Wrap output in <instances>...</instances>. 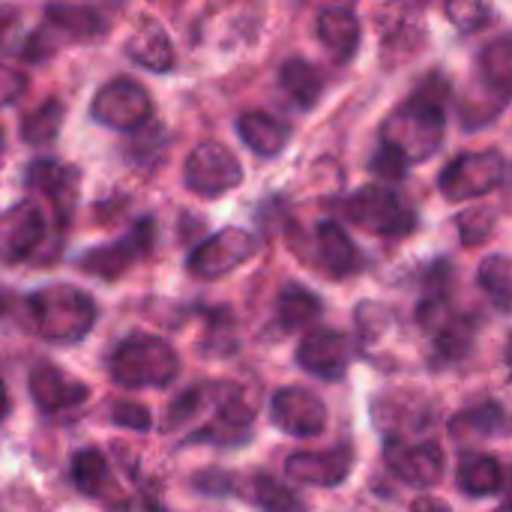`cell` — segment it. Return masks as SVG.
<instances>
[{
    "label": "cell",
    "instance_id": "6da1fadb",
    "mask_svg": "<svg viewBox=\"0 0 512 512\" xmlns=\"http://www.w3.org/2000/svg\"><path fill=\"white\" fill-rule=\"evenodd\" d=\"M447 81L441 75H432L420 84V90L396 108L384 126H381V144L399 150L408 162H423L438 153L444 138V105H447Z\"/></svg>",
    "mask_w": 512,
    "mask_h": 512
},
{
    "label": "cell",
    "instance_id": "7a4b0ae2",
    "mask_svg": "<svg viewBox=\"0 0 512 512\" xmlns=\"http://www.w3.org/2000/svg\"><path fill=\"white\" fill-rule=\"evenodd\" d=\"M27 321L30 327L57 345L81 342L96 324V303L87 291L72 285H48L33 291L27 300Z\"/></svg>",
    "mask_w": 512,
    "mask_h": 512
},
{
    "label": "cell",
    "instance_id": "3957f363",
    "mask_svg": "<svg viewBox=\"0 0 512 512\" xmlns=\"http://www.w3.org/2000/svg\"><path fill=\"white\" fill-rule=\"evenodd\" d=\"M108 372L123 390L168 387L180 375V357L159 336H129L111 354Z\"/></svg>",
    "mask_w": 512,
    "mask_h": 512
},
{
    "label": "cell",
    "instance_id": "277c9868",
    "mask_svg": "<svg viewBox=\"0 0 512 512\" xmlns=\"http://www.w3.org/2000/svg\"><path fill=\"white\" fill-rule=\"evenodd\" d=\"M345 213L354 225L378 237H405L414 231V210L384 186H363L345 201Z\"/></svg>",
    "mask_w": 512,
    "mask_h": 512
},
{
    "label": "cell",
    "instance_id": "5b68a950",
    "mask_svg": "<svg viewBox=\"0 0 512 512\" xmlns=\"http://www.w3.org/2000/svg\"><path fill=\"white\" fill-rule=\"evenodd\" d=\"M150 93L132 78H114L99 87L90 102V117L117 132H138L150 123Z\"/></svg>",
    "mask_w": 512,
    "mask_h": 512
},
{
    "label": "cell",
    "instance_id": "8992f818",
    "mask_svg": "<svg viewBox=\"0 0 512 512\" xmlns=\"http://www.w3.org/2000/svg\"><path fill=\"white\" fill-rule=\"evenodd\" d=\"M504 177H507L504 156L495 150H483V153H465L453 159L447 171L441 174L438 186L447 201H471L498 189Z\"/></svg>",
    "mask_w": 512,
    "mask_h": 512
},
{
    "label": "cell",
    "instance_id": "52a82bcc",
    "mask_svg": "<svg viewBox=\"0 0 512 512\" xmlns=\"http://www.w3.org/2000/svg\"><path fill=\"white\" fill-rule=\"evenodd\" d=\"M186 186L201 198H219L243 183V165L240 159L219 141L198 144L183 168Z\"/></svg>",
    "mask_w": 512,
    "mask_h": 512
},
{
    "label": "cell",
    "instance_id": "ba28073f",
    "mask_svg": "<svg viewBox=\"0 0 512 512\" xmlns=\"http://www.w3.org/2000/svg\"><path fill=\"white\" fill-rule=\"evenodd\" d=\"M258 252V240L243 228H222L198 243L189 255V273L198 279H222Z\"/></svg>",
    "mask_w": 512,
    "mask_h": 512
},
{
    "label": "cell",
    "instance_id": "9c48e42d",
    "mask_svg": "<svg viewBox=\"0 0 512 512\" xmlns=\"http://www.w3.org/2000/svg\"><path fill=\"white\" fill-rule=\"evenodd\" d=\"M45 240V216L36 201H21L0 216V264H21Z\"/></svg>",
    "mask_w": 512,
    "mask_h": 512
},
{
    "label": "cell",
    "instance_id": "30bf717a",
    "mask_svg": "<svg viewBox=\"0 0 512 512\" xmlns=\"http://www.w3.org/2000/svg\"><path fill=\"white\" fill-rule=\"evenodd\" d=\"M270 420L285 435L315 438L327 426V408L315 393H309L303 387H285V390L273 393V399H270Z\"/></svg>",
    "mask_w": 512,
    "mask_h": 512
},
{
    "label": "cell",
    "instance_id": "8fae6325",
    "mask_svg": "<svg viewBox=\"0 0 512 512\" xmlns=\"http://www.w3.org/2000/svg\"><path fill=\"white\" fill-rule=\"evenodd\" d=\"M150 246H153V222L141 219L123 240L87 252L81 258V270L90 273V276H99V279H117V276H123L129 270V264L135 258L147 255Z\"/></svg>",
    "mask_w": 512,
    "mask_h": 512
},
{
    "label": "cell",
    "instance_id": "7c38bea8",
    "mask_svg": "<svg viewBox=\"0 0 512 512\" xmlns=\"http://www.w3.org/2000/svg\"><path fill=\"white\" fill-rule=\"evenodd\" d=\"M348 339L336 330H315L297 348V363L303 372L321 381H339L348 372Z\"/></svg>",
    "mask_w": 512,
    "mask_h": 512
},
{
    "label": "cell",
    "instance_id": "4fadbf2b",
    "mask_svg": "<svg viewBox=\"0 0 512 512\" xmlns=\"http://www.w3.org/2000/svg\"><path fill=\"white\" fill-rule=\"evenodd\" d=\"M30 396L39 405V411L63 414V411H75L78 405H84L90 399V390L81 381L63 375L57 366L36 363L30 372Z\"/></svg>",
    "mask_w": 512,
    "mask_h": 512
},
{
    "label": "cell",
    "instance_id": "5bb4252c",
    "mask_svg": "<svg viewBox=\"0 0 512 512\" xmlns=\"http://www.w3.org/2000/svg\"><path fill=\"white\" fill-rule=\"evenodd\" d=\"M351 468H354L351 447H336V450H327V453H291L288 462H285V474L294 483L324 486V489H333V486L345 483Z\"/></svg>",
    "mask_w": 512,
    "mask_h": 512
},
{
    "label": "cell",
    "instance_id": "9a60e30c",
    "mask_svg": "<svg viewBox=\"0 0 512 512\" xmlns=\"http://www.w3.org/2000/svg\"><path fill=\"white\" fill-rule=\"evenodd\" d=\"M387 465L411 486H435L444 474V450L432 441L426 444H402L393 441L387 447Z\"/></svg>",
    "mask_w": 512,
    "mask_h": 512
},
{
    "label": "cell",
    "instance_id": "2e32d148",
    "mask_svg": "<svg viewBox=\"0 0 512 512\" xmlns=\"http://www.w3.org/2000/svg\"><path fill=\"white\" fill-rule=\"evenodd\" d=\"M126 54L150 72H168L177 60L168 33L153 18H144L132 27L129 39H126Z\"/></svg>",
    "mask_w": 512,
    "mask_h": 512
},
{
    "label": "cell",
    "instance_id": "e0dca14e",
    "mask_svg": "<svg viewBox=\"0 0 512 512\" xmlns=\"http://www.w3.org/2000/svg\"><path fill=\"white\" fill-rule=\"evenodd\" d=\"M477 72L489 99H498V105L512 99V33L492 39L480 51Z\"/></svg>",
    "mask_w": 512,
    "mask_h": 512
},
{
    "label": "cell",
    "instance_id": "ac0fdd59",
    "mask_svg": "<svg viewBox=\"0 0 512 512\" xmlns=\"http://www.w3.org/2000/svg\"><path fill=\"white\" fill-rule=\"evenodd\" d=\"M237 135L258 156H279L291 138V126L267 111H246L237 120Z\"/></svg>",
    "mask_w": 512,
    "mask_h": 512
},
{
    "label": "cell",
    "instance_id": "d6986e66",
    "mask_svg": "<svg viewBox=\"0 0 512 512\" xmlns=\"http://www.w3.org/2000/svg\"><path fill=\"white\" fill-rule=\"evenodd\" d=\"M510 432L512 417L498 402H483L450 420V435L456 441H483V438H501Z\"/></svg>",
    "mask_w": 512,
    "mask_h": 512
},
{
    "label": "cell",
    "instance_id": "ffe728a7",
    "mask_svg": "<svg viewBox=\"0 0 512 512\" xmlns=\"http://www.w3.org/2000/svg\"><path fill=\"white\" fill-rule=\"evenodd\" d=\"M318 39L336 60H351L360 45V21L348 6H327L318 15Z\"/></svg>",
    "mask_w": 512,
    "mask_h": 512
},
{
    "label": "cell",
    "instance_id": "44dd1931",
    "mask_svg": "<svg viewBox=\"0 0 512 512\" xmlns=\"http://www.w3.org/2000/svg\"><path fill=\"white\" fill-rule=\"evenodd\" d=\"M318 255L333 276H354L366 267L360 246L336 222H324L318 228Z\"/></svg>",
    "mask_w": 512,
    "mask_h": 512
},
{
    "label": "cell",
    "instance_id": "7402d4cb",
    "mask_svg": "<svg viewBox=\"0 0 512 512\" xmlns=\"http://www.w3.org/2000/svg\"><path fill=\"white\" fill-rule=\"evenodd\" d=\"M459 489L471 498H486L504 489V468L495 456L471 453L459 462Z\"/></svg>",
    "mask_w": 512,
    "mask_h": 512
},
{
    "label": "cell",
    "instance_id": "603a6c76",
    "mask_svg": "<svg viewBox=\"0 0 512 512\" xmlns=\"http://www.w3.org/2000/svg\"><path fill=\"white\" fill-rule=\"evenodd\" d=\"M279 84H282V90L291 96V102H294L297 108H303V111L315 108L318 99H321V90H324L321 72H318L309 60H300V57L288 60V63L279 69Z\"/></svg>",
    "mask_w": 512,
    "mask_h": 512
},
{
    "label": "cell",
    "instance_id": "cb8c5ba5",
    "mask_svg": "<svg viewBox=\"0 0 512 512\" xmlns=\"http://www.w3.org/2000/svg\"><path fill=\"white\" fill-rule=\"evenodd\" d=\"M45 24L72 39H93L108 30L105 15L93 6H48Z\"/></svg>",
    "mask_w": 512,
    "mask_h": 512
},
{
    "label": "cell",
    "instance_id": "d4e9b609",
    "mask_svg": "<svg viewBox=\"0 0 512 512\" xmlns=\"http://www.w3.org/2000/svg\"><path fill=\"white\" fill-rule=\"evenodd\" d=\"M69 474H72V483L81 495H90V498H99L105 495L108 483H111V468H108V459L99 453V450H78L72 456V465H69Z\"/></svg>",
    "mask_w": 512,
    "mask_h": 512
},
{
    "label": "cell",
    "instance_id": "484cf974",
    "mask_svg": "<svg viewBox=\"0 0 512 512\" xmlns=\"http://www.w3.org/2000/svg\"><path fill=\"white\" fill-rule=\"evenodd\" d=\"M480 288L489 297V303L501 312H512V261L507 255H492L480 264Z\"/></svg>",
    "mask_w": 512,
    "mask_h": 512
},
{
    "label": "cell",
    "instance_id": "4316f807",
    "mask_svg": "<svg viewBox=\"0 0 512 512\" xmlns=\"http://www.w3.org/2000/svg\"><path fill=\"white\" fill-rule=\"evenodd\" d=\"M69 180H75V174L66 171V168H63L60 162H54V159H39V162H33L30 171H27V183H30L33 189H39V192H48V195L57 201V207H60V222H66V213H69V207L63 204V198L72 195V192H66Z\"/></svg>",
    "mask_w": 512,
    "mask_h": 512
},
{
    "label": "cell",
    "instance_id": "83f0119b",
    "mask_svg": "<svg viewBox=\"0 0 512 512\" xmlns=\"http://www.w3.org/2000/svg\"><path fill=\"white\" fill-rule=\"evenodd\" d=\"M318 312H321V300L303 285L282 288V294L276 300V315H279L282 327H303V324L315 321Z\"/></svg>",
    "mask_w": 512,
    "mask_h": 512
},
{
    "label": "cell",
    "instance_id": "f1b7e54d",
    "mask_svg": "<svg viewBox=\"0 0 512 512\" xmlns=\"http://www.w3.org/2000/svg\"><path fill=\"white\" fill-rule=\"evenodd\" d=\"M60 126H63V102L51 99L45 105H39L36 111H30L21 123V138L30 144V147H42V144H51L57 135H60Z\"/></svg>",
    "mask_w": 512,
    "mask_h": 512
},
{
    "label": "cell",
    "instance_id": "f546056e",
    "mask_svg": "<svg viewBox=\"0 0 512 512\" xmlns=\"http://www.w3.org/2000/svg\"><path fill=\"white\" fill-rule=\"evenodd\" d=\"M255 501L261 512H306V504L297 498V492H291L285 483L261 474L255 480Z\"/></svg>",
    "mask_w": 512,
    "mask_h": 512
},
{
    "label": "cell",
    "instance_id": "4dcf8cb0",
    "mask_svg": "<svg viewBox=\"0 0 512 512\" xmlns=\"http://www.w3.org/2000/svg\"><path fill=\"white\" fill-rule=\"evenodd\" d=\"M471 342H474V336L465 327V321H450L435 336V354H438L441 363H459L471 351Z\"/></svg>",
    "mask_w": 512,
    "mask_h": 512
},
{
    "label": "cell",
    "instance_id": "1f68e13d",
    "mask_svg": "<svg viewBox=\"0 0 512 512\" xmlns=\"http://www.w3.org/2000/svg\"><path fill=\"white\" fill-rule=\"evenodd\" d=\"M447 15H450V21H453L462 33H474V30H480V27L492 18V9H489L486 3L456 0V3H447Z\"/></svg>",
    "mask_w": 512,
    "mask_h": 512
},
{
    "label": "cell",
    "instance_id": "d6a6232c",
    "mask_svg": "<svg viewBox=\"0 0 512 512\" xmlns=\"http://www.w3.org/2000/svg\"><path fill=\"white\" fill-rule=\"evenodd\" d=\"M213 393H216V387H192V390H186V393L171 405L165 426H168V429H180L189 417L198 414V408L204 405V399H210Z\"/></svg>",
    "mask_w": 512,
    "mask_h": 512
},
{
    "label": "cell",
    "instance_id": "836d02e7",
    "mask_svg": "<svg viewBox=\"0 0 512 512\" xmlns=\"http://www.w3.org/2000/svg\"><path fill=\"white\" fill-rule=\"evenodd\" d=\"M408 159L399 153V150H393V147H387V144H381L378 147V153L372 156V171L378 174V177H384V180H402L405 174H408Z\"/></svg>",
    "mask_w": 512,
    "mask_h": 512
},
{
    "label": "cell",
    "instance_id": "e575fe53",
    "mask_svg": "<svg viewBox=\"0 0 512 512\" xmlns=\"http://www.w3.org/2000/svg\"><path fill=\"white\" fill-rule=\"evenodd\" d=\"M111 420H114L117 426L132 429V432H147V429H150V423H153V417H150V411H147L144 405H129V402L114 405Z\"/></svg>",
    "mask_w": 512,
    "mask_h": 512
},
{
    "label": "cell",
    "instance_id": "d590c367",
    "mask_svg": "<svg viewBox=\"0 0 512 512\" xmlns=\"http://www.w3.org/2000/svg\"><path fill=\"white\" fill-rule=\"evenodd\" d=\"M492 225H495V216L486 210H471L459 219V231L468 243H480L492 231Z\"/></svg>",
    "mask_w": 512,
    "mask_h": 512
},
{
    "label": "cell",
    "instance_id": "8d00e7d4",
    "mask_svg": "<svg viewBox=\"0 0 512 512\" xmlns=\"http://www.w3.org/2000/svg\"><path fill=\"white\" fill-rule=\"evenodd\" d=\"M24 87V78L12 69H0V105L12 102L18 96V90Z\"/></svg>",
    "mask_w": 512,
    "mask_h": 512
},
{
    "label": "cell",
    "instance_id": "74e56055",
    "mask_svg": "<svg viewBox=\"0 0 512 512\" xmlns=\"http://www.w3.org/2000/svg\"><path fill=\"white\" fill-rule=\"evenodd\" d=\"M411 512H453L444 501H435V498H417L411 504Z\"/></svg>",
    "mask_w": 512,
    "mask_h": 512
},
{
    "label": "cell",
    "instance_id": "f35d334b",
    "mask_svg": "<svg viewBox=\"0 0 512 512\" xmlns=\"http://www.w3.org/2000/svg\"><path fill=\"white\" fill-rule=\"evenodd\" d=\"M9 414V393H6V384L0 381V420Z\"/></svg>",
    "mask_w": 512,
    "mask_h": 512
},
{
    "label": "cell",
    "instance_id": "ab89813d",
    "mask_svg": "<svg viewBox=\"0 0 512 512\" xmlns=\"http://www.w3.org/2000/svg\"><path fill=\"white\" fill-rule=\"evenodd\" d=\"M504 492H507V504L512 507V468H510V477L504 480Z\"/></svg>",
    "mask_w": 512,
    "mask_h": 512
},
{
    "label": "cell",
    "instance_id": "60d3db41",
    "mask_svg": "<svg viewBox=\"0 0 512 512\" xmlns=\"http://www.w3.org/2000/svg\"><path fill=\"white\" fill-rule=\"evenodd\" d=\"M492 512H512L510 504H504V507H498V510H492Z\"/></svg>",
    "mask_w": 512,
    "mask_h": 512
}]
</instances>
